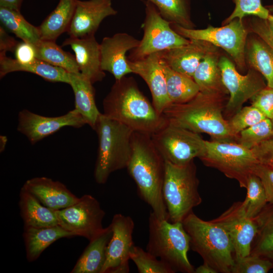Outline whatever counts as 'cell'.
Wrapping results in <instances>:
<instances>
[{
    "mask_svg": "<svg viewBox=\"0 0 273 273\" xmlns=\"http://www.w3.org/2000/svg\"><path fill=\"white\" fill-rule=\"evenodd\" d=\"M103 114L133 132L152 135L168 122L139 89L132 76L115 80L103 101Z\"/></svg>",
    "mask_w": 273,
    "mask_h": 273,
    "instance_id": "1",
    "label": "cell"
},
{
    "mask_svg": "<svg viewBox=\"0 0 273 273\" xmlns=\"http://www.w3.org/2000/svg\"><path fill=\"white\" fill-rule=\"evenodd\" d=\"M131 147V156L126 168L136 185L139 195L158 218L169 220L162 194L165 160L150 134L133 132Z\"/></svg>",
    "mask_w": 273,
    "mask_h": 273,
    "instance_id": "2",
    "label": "cell"
},
{
    "mask_svg": "<svg viewBox=\"0 0 273 273\" xmlns=\"http://www.w3.org/2000/svg\"><path fill=\"white\" fill-rule=\"evenodd\" d=\"M224 95L199 92L187 102L171 104L162 114L170 124L198 133H207L212 140L234 141L237 138L231 130L229 121L222 115Z\"/></svg>",
    "mask_w": 273,
    "mask_h": 273,
    "instance_id": "3",
    "label": "cell"
},
{
    "mask_svg": "<svg viewBox=\"0 0 273 273\" xmlns=\"http://www.w3.org/2000/svg\"><path fill=\"white\" fill-rule=\"evenodd\" d=\"M190 239V248L216 272L232 273L235 263L231 238L220 224L205 221L192 211L182 221Z\"/></svg>",
    "mask_w": 273,
    "mask_h": 273,
    "instance_id": "4",
    "label": "cell"
},
{
    "mask_svg": "<svg viewBox=\"0 0 273 273\" xmlns=\"http://www.w3.org/2000/svg\"><path fill=\"white\" fill-rule=\"evenodd\" d=\"M94 129L98 138L94 178L98 184H104L111 173L127 167L132 154L133 131L101 113Z\"/></svg>",
    "mask_w": 273,
    "mask_h": 273,
    "instance_id": "5",
    "label": "cell"
},
{
    "mask_svg": "<svg viewBox=\"0 0 273 273\" xmlns=\"http://www.w3.org/2000/svg\"><path fill=\"white\" fill-rule=\"evenodd\" d=\"M146 250L169 265L176 272L194 273L188 252L190 239L181 222L158 218L152 211L148 218Z\"/></svg>",
    "mask_w": 273,
    "mask_h": 273,
    "instance_id": "6",
    "label": "cell"
},
{
    "mask_svg": "<svg viewBox=\"0 0 273 273\" xmlns=\"http://www.w3.org/2000/svg\"><path fill=\"white\" fill-rule=\"evenodd\" d=\"M194 160L182 165L165 161L162 194L169 220L181 222L202 201Z\"/></svg>",
    "mask_w": 273,
    "mask_h": 273,
    "instance_id": "7",
    "label": "cell"
},
{
    "mask_svg": "<svg viewBox=\"0 0 273 273\" xmlns=\"http://www.w3.org/2000/svg\"><path fill=\"white\" fill-rule=\"evenodd\" d=\"M199 159L205 165L235 179L244 188L259 163L252 149L230 141H206L205 152Z\"/></svg>",
    "mask_w": 273,
    "mask_h": 273,
    "instance_id": "8",
    "label": "cell"
},
{
    "mask_svg": "<svg viewBox=\"0 0 273 273\" xmlns=\"http://www.w3.org/2000/svg\"><path fill=\"white\" fill-rule=\"evenodd\" d=\"M145 5V18L142 27L143 36L139 46L131 50L127 59L134 61L150 54L162 52L188 44L190 39L176 32L171 23L163 18L156 7L147 0Z\"/></svg>",
    "mask_w": 273,
    "mask_h": 273,
    "instance_id": "9",
    "label": "cell"
},
{
    "mask_svg": "<svg viewBox=\"0 0 273 273\" xmlns=\"http://www.w3.org/2000/svg\"><path fill=\"white\" fill-rule=\"evenodd\" d=\"M151 136L165 161L175 165L200 158L206 151V141L199 133L169 123Z\"/></svg>",
    "mask_w": 273,
    "mask_h": 273,
    "instance_id": "10",
    "label": "cell"
},
{
    "mask_svg": "<svg viewBox=\"0 0 273 273\" xmlns=\"http://www.w3.org/2000/svg\"><path fill=\"white\" fill-rule=\"evenodd\" d=\"M172 28L189 39L209 42L226 52L240 69L245 66V46L247 31L243 21L235 19L219 27L209 26L205 29H194L173 24Z\"/></svg>",
    "mask_w": 273,
    "mask_h": 273,
    "instance_id": "11",
    "label": "cell"
},
{
    "mask_svg": "<svg viewBox=\"0 0 273 273\" xmlns=\"http://www.w3.org/2000/svg\"><path fill=\"white\" fill-rule=\"evenodd\" d=\"M59 225L65 230L90 241L105 229L102 221L105 212L99 202L85 194L72 205L56 211Z\"/></svg>",
    "mask_w": 273,
    "mask_h": 273,
    "instance_id": "12",
    "label": "cell"
},
{
    "mask_svg": "<svg viewBox=\"0 0 273 273\" xmlns=\"http://www.w3.org/2000/svg\"><path fill=\"white\" fill-rule=\"evenodd\" d=\"M218 65L223 84L230 94L225 111L229 115H234L244 103L264 88L265 85L255 71L250 69L246 75H241L232 62L225 56L219 59Z\"/></svg>",
    "mask_w": 273,
    "mask_h": 273,
    "instance_id": "13",
    "label": "cell"
},
{
    "mask_svg": "<svg viewBox=\"0 0 273 273\" xmlns=\"http://www.w3.org/2000/svg\"><path fill=\"white\" fill-rule=\"evenodd\" d=\"M110 225L112 235L107 246L106 260L101 273H128L130 253L134 246L132 238L133 220L129 216L116 214Z\"/></svg>",
    "mask_w": 273,
    "mask_h": 273,
    "instance_id": "14",
    "label": "cell"
},
{
    "mask_svg": "<svg viewBox=\"0 0 273 273\" xmlns=\"http://www.w3.org/2000/svg\"><path fill=\"white\" fill-rule=\"evenodd\" d=\"M18 131L26 136L31 145L35 144L64 127L79 128L87 124L75 108L57 117L42 116L23 109L18 113Z\"/></svg>",
    "mask_w": 273,
    "mask_h": 273,
    "instance_id": "15",
    "label": "cell"
},
{
    "mask_svg": "<svg viewBox=\"0 0 273 273\" xmlns=\"http://www.w3.org/2000/svg\"><path fill=\"white\" fill-rule=\"evenodd\" d=\"M212 220L220 224L228 233L233 245L235 258L250 254L257 225L253 218L246 215L242 202L234 203L219 216Z\"/></svg>",
    "mask_w": 273,
    "mask_h": 273,
    "instance_id": "16",
    "label": "cell"
},
{
    "mask_svg": "<svg viewBox=\"0 0 273 273\" xmlns=\"http://www.w3.org/2000/svg\"><path fill=\"white\" fill-rule=\"evenodd\" d=\"M117 11L112 0H76L73 16L67 30L69 37L81 38L95 35L102 21Z\"/></svg>",
    "mask_w": 273,
    "mask_h": 273,
    "instance_id": "17",
    "label": "cell"
},
{
    "mask_svg": "<svg viewBox=\"0 0 273 273\" xmlns=\"http://www.w3.org/2000/svg\"><path fill=\"white\" fill-rule=\"evenodd\" d=\"M160 52L155 53L134 61L127 59V61L132 73L141 76L148 85L154 108L159 113L162 114L164 109L171 103L167 94Z\"/></svg>",
    "mask_w": 273,
    "mask_h": 273,
    "instance_id": "18",
    "label": "cell"
},
{
    "mask_svg": "<svg viewBox=\"0 0 273 273\" xmlns=\"http://www.w3.org/2000/svg\"><path fill=\"white\" fill-rule=\"evenodd\" d=\"M140 40L124 32L103 38L100 44L101 67L112 74L115 80L132 73L126 53L136 48Z\"/></svg>",
    "mask_w": 273,
    "mask_h": 273,
    "instance_id": "19",
    "label": "cell"
},
{
    "mask_svg": "<svg viewBox=\"0 0 273 273\" xmlns=\"http://www.w3.org/2000/svg\"><path fill=\"white\" fill-rule=\"evenodd\" d=\"M62 46H70L75 57L80 72L94 84L101 81L106 74L101 67L100 44L95 35L81 38L69 37Z\"/></svg>",
    "mask_w": 273,
    "mask_h": 273,
    "instance_id": "20",
    "label": "cell"
},
{
    "mask_svg": "<svg viewBox=\"0 0 273 273\" xmlns=\"http://www.w3.org/2000/svg\"><path fill=\"white\" fill-rule=\"evenodd\" d=\"M214 50L215 46L209 42L190 39L188 44L161 52L160 58L172 69L193 78L204 57Z\"/></svg>",
    "mask_w": 273,
    "mask_h": 273,
    "instance_id": "21",
    "label": "cell"
},
{
    "mask_svg": "<svg viewBox=\"0 0 273 273\" xmlns=\"http://www.w3.org/2000/svg\"><path fill=\"white\" fill-rule=\"evenodd\" d=\"M22 188L43 205L55 211L67 207L79 199L63 183L44 176L27 180Z\"/></svg>",
    "mask_w": 273,
    "mask_h": 273,
    "instance_id": "22",
    "label": "cell"
},
{
    "mask_svg": "<svg viewBox=\"0 0 273 273\" xmlns=\"http://www.w3.org/2000/svg\"><path fill=\"white\" fill-rule=\"evenodd\" d=\"M16 71L28 72L36 74L44 80L53 82H63L69 84L70 73L65 70L36 59L26 64L20 63L6 54L0 55V77Z\"/></svg>",
    "mask_w": 273,
    "mask_h": 273,
    "instance_id": "23",
    "label": "cell"
},
{
    "mask_svg": "<svg viewBox=\"0 0 273 273\" xmlns=\"http://www.w3.org/2000/svg\"><path fill=\"white\" fill-rule=\"evenodd\" d=\"M26 258L29 262L36 260L50 245L63 238L76 236L59 225L49 227H24L23 234Z\"/></svg>",
    "mask_w": 273,
    "mask_h": 273,
    "instance_id": "24",
    "label": "cell"
},
{
    "mask_svg": "<svg viewBox=\"0 0 273 273\" xmlns=\"http://www.w3.org/2000/svg\"><path fill=\"white\" fill-rule=\"evenodd\" d=\"M70 82L74 95L75 109L93 129L101 114L95 100L93 83L80 72L70 73Z\"/></svg>",
    "mask_w": 273,
    "mask_h": 273,
    "instance_id": "25",
    "label": "cell"
},
{
    "mask_svg": "<svg viewBox=\"0 0 273 273\" xmlns=\"http://www.w3.org/2000/svg\"><path fill=\"white\" fill-rule=\"evenodd\" d=\"M110 224L98 237L89 241L71 273H101L104 265L107 246L112 237Z\"/></svg>",
    "mask_w": 273,
    "mask_h": 273,
    "instance_id": "26",
    "label": "cell"
},
{
    "mask_svg": "<svg viewBox=\"0 0 273 273\" xmlns=\"http://www.w3.org/2000/svg\"><path fill=\"white\" fill-rule=\"evenodd\" d=\"M19 206L25 226L49 227L59 225L56 211L41 203L32 194L21 188Z\"/></svg>",
    "mask_w": 273,
    "mask_h": 273,
    "instance_id": "27",
    "label": "cell"
},
{
    "mask_svg": "<svg viewBox=\"0 0 273 273\" xmlns=\"http://www.w3.org/2000/svg\"><path fill=\"white\" fill-rule=\"evenodd\" d=\"M218 62L219 59L214 50L207 53L199 64L193 78L200 92L222 95L228 93L222 81Z\"/></svg>",
    "mask_w": 273,
    "mask_h": 273,
    "instance_id": "28",
    "label": "cell"
},
{
    "mask_svg": "<svg viewBox=\"0 0 273 273\" xmlns=\"http://www.w3.org/2000/svg\"><path fill=\"white\" fill-rule=\"evenodd\" d=\"M76 0H60L55 9L37 26L41 39L56 41L67 32L71 22Z\"/></svg>",
    "mask_w": 273,
    "mask_h": 273,
    "instance_id": "29",
    "label": "cell"
},
{
    "mask_svg": "<svg viewBox=\"0 0 273 273\" xmlns=\"http://www.w3.org/2000/svg\"><path fill=\"white\" fill-rule=\"evenodd\" d=\"M253 219L257 225V232L251 244L250 254L273 263V203H267Z\"/></svg>",
    "mask_w": 273,
    "mask_h": 273,
    "instance_id": "30",
    "label": "cell"
},
{
    "mask_svg": "<svg viewBox=\"0 0 273 273\" xmlns=\"http://www.w3.org/2000/svg\"><path fill=\"white\" fill-rule=\"evenodd\" d=\"M161 61L171 104L187 102L199 93V88L193 78L174 71Z\"/></svg>",
    "mask_w": 273,
    "mask_h": 273,
    "instance_id": "31",
    "label": "cell"
},
{
    "mask_svg": "<svg viewBox=\"0 0 273 273\" xmlns=\"http://www.w3.org/2000/svg\"><path fill=\"white\" fill-rule=\"evenodd\" d=\"M0 20L5 27L23 41L36 45L41 40L38 27L28 22L20 11L0 7Z\"/></svg>",
    "mask_w": 273,
    "mask_h": 273,
    "instance_id": "32",
    "label": "cell"
},
{
    "mask_svg": "<svg viewBox=\"0 0 273 273\" xmlns=\"http://www.w3.org/2000/svg\"><path fill=\"white\" fill-rule=\"evenodd\" d=\"M34 46L37 59L61 68L69 73L80 72L75 56L64 51L56 41L41 40Z\"/></svg>",
    "mask_w": 273,
    "mask_h": 273,
    "instance_id": "33",
    "label": "cell"
},
{
    "mask_svg": "<svg viewBox=\"0 0 273 273\" xmlns=\"http://www.w3.org/2000/svg\"><path fill=\"white\" fill-rule=\"evenodd\" d=\"M247 57L250 65L266 79L267 86L273 88V50L262 40L253 39Z\"/></svg>",
    "mask_w": 273,
    "mask_h": 273,
    "instance_id": "34",
    "label": "cell"
},
{
    "mask_svg": "<svg viewBox=\"0 0 273 273\" xmlns=\"http://www.w3.org/2000/svg\"><path fill=\"white\" fill-rule=\"evenodd\" d=\"M157 9L161 16L171 24L194 29L190 16V0H147Z\"/></svg>",
    "mask_w": 273,
    "mask_h": 273,
    "instance_id": "35",
    "label": "cell"
},
{
    "mask_svg": "<svg viewBox=\"0 0 273 273\" xmlns=\"http://www.w3.org/2000/svg\"><path fill=\"white\" fill-rule=\"evenodd\" d=\"M247 195L242 204L246 215L253 218L267 204L265 191L263 184L255 174H251L248 179Z\"/></svg>",
    "mask_w": 273,
    "mask_h": 273,
    "instance_id": "36",
    "label": "cell"
},
{
    "mask_svg": "<svg viewBox=\"0 0 273 273\" xmlns=\"http://www.w3.org/2000/svg\"><path fill=\"white\" fill-rule=\"evenodd\" d=\"M130 259L135 264L140 273L175 272L167 263L139 246H133L130 253Z\"/></svg>",
    "mask_w": 273,
    "mask_h": 273,
    "instance_id": "37",
    "label": "cell"
},
{
    "mask_svg": "<svg viewBox=\"0 0 273 273\" xmlns=\"http://www.w3.org/2000/svg\"><path fill=\"white\" fill-rule=\"evenodd\" d=\"M272 134L271 121L265 118L259 122L241 131L237 138V142L245 147L252 149L260 143L271 137Z\"/></svg>",
    "mask_w": 273,
    "mask_h": 273,
    "instance_id": "38",
    "label": "cell"
},
{
    "mask_svg": "<svg viewBox=\"0 0 273 273\" xmlns=\"http://www.w3.org/2000/svg\"><path fill=\"white\" fill-rule=\"evenodd\" d=\"M265 118L267 117L261 111L251 105L242 108L228 121L231 130L237 139L241 131Z\"/></svg>",
    "mask_w": 273,
    "mask_h": 273,
    "instance_id": "39",
    "label": "cell"
},
{
    "mask_svg": "<svg viewBox=\"0 0 273 273\" xmlns=\"http://www.w3.org/2000/svg\"><path fill=\"white\" fill-rule=\"evenodd\" d=\"M234 2L235 8L224 24L235 19L242 20L245 16L251 15L266 20L269 15V11L262 5L260 0H234Z\"/></svg>",
    "mask_w": 273,
    "mask_h": 273,
    "instance_id": "40",
    "label": "cell"
},
{
    "mask_svg": "<svg viewBox=\"0 0 273 273\" xmlns=\"http://www.w3.org/2000/svg\"><path fill=\"white\" fill-rule=\"evenodd\" d=\"M273 268V263L261 256L251 254L235 258L232 273H267Z\"/></svg>",
    "mask_w": 273,
    "mask_h": 273,
    "instance_id": "41",
    "label": "cell"
},
{
    "mask_svg": "<svg viewBox=\"0 0 273 273\" xmlns=\"http://www.w3.org/2000/svg\"><path fill=\"white\" fill-rule=\"evenodd\" d=\"M251 99L252 105L261 111L266 117L271 119L273 116V88L265 87Z\"/></svg>",
    "mask_w": 273,
    "mask_h": 273,
    "instance_id": "42",
    "label": "cell"
},
{
    "mask_svg": "<svg viewBox=\"0 0 273 273\" xmlns=\"http://www.w3.org/2000/svg\"><path fill=\"white\" fill-rule=\"evenodd\" d=\"M254 174L260 179L264 187L268 203H273V167L259 163Z\"/></svg>",
    "mask_w": 273,
    "mask_h": 273,
    "instance_id": "43",
    "label": "cell"
},
{
    "mask_svg": "<svg viewBox=\"0 0 273 273\" xmlns=\"http://www.w3.org/2000/svg\"><path fill=\"white\" fill-rule=\"evenodd\" d=\"M259 163L273 167V136L252 149Z\"/></svg>",
    "mask_w": 273,
    "mask_h": 273,
    "instance_id": "44",
    "label": "cell"
},
{
    "mask_svg": "<svg viewBox=\"0 0 273 273\" xmlns=\"http://www.w3.org/2000/svg\"><path fill=\"white\" fill-rule=\"evenodd\" d=\"M14 52L15 59L20 63H29L37 59L34 46L23 41L18 42Z\"/></svg>",
    "mask_w": 273,
    "mask_h": 273,
    "instance_id": "45",
    "label": "cell"
},
{
    "mask_svg": "<svg viewBox=\"0 0 273 273\" xmlns=\"http://www.w3.org/2000/svg\"><path fill=\"white\" fill-rule=\"evenodd\" d=\"M18 42L9 35L2 26L0 27V55H5L9 51H14Z\"/></svg>",
    "mask_w": 273,
    "mask_h": 273,
    "instance_id": "46",
    "label": "cell"
},
{
    "mask_svg": "<svg viewBox=\"0 0 273 273\" xmlns=\"http://www.w3.org/2000/svg\"><path fill=\"white\" fill-rule=\"evenodd\" d=\"M252 30L273 50V38L269 32L265 20L263 22L255 23L252 26Z\"/></svg>",
    "mask_w": 273,
    "mask_h": 273,
    "instance_id": "47",
    "label": "cell"
},
{
    "mask_svg": "<svg viewBox=\"0 0 273 273\" xmlns=\"http://www.w3.org/2000/svg\"><path fill=\"white\" fill-rule=\"evenodd\" d=\"M23 0H0V7L20 11Z\"/></svg>",
    "mask_w": 273,
    "mask_h": 273,
    "instance_id": "48",
    "label": "cell"
},
{
    "mask_svg": "<svg viewBox=\"0 0 273 273\" xmlns=\"http://www.w3.org/2000/svg\"><path fill=\"white\" fill-rule=\"evenodd\" d=\"M194 273H217L216 271L209 264L203 263L195 269Z\"/></svg>",
    "mask_w": 273,
    "mask_h": 273,
    "instance_id": "49",
    "label": "cell"
},
{
    "mask_svg": "<svg viewBox=\"0 0 273 273\" xmlns=\"http://www.w3.org/2000/svg\"><path fill=\"white\" fill-rule=\"evenodd\" d=\"M265 21L269 32L273 38V15L269 14L267 19Z\"/></svg>",
    "mask_w": 273,
    "mask_h": 273,
    "instance_id": "50",
    "label": "cell"
},
{
    "mask_svg": "<svg viewBox=\"0 0 273 273\" xmlns=\"http://www.w3.org/2000/svg\"><path fill=\"white\" fill-rule=\"evenodd\" d=\"M8 141L7 137L5 135L0 136V152H3L5 149Z\"/></svg>",
    "mask_w": 273,
    "mask_h": 273,
    "instance_id": "51",
    "label": "cell"
},
{
    "mask_svg": "<svg viewBox=\"0 0 273 273\" xmlns=\"http://www.w3.org/2000/svg\"><path fill=\"white\" fill-rule=\"evenodd\" d=\"M267 9L269 11L273 12V5L268 6Z\"/></svg>",
    "mask_w": 273,
    "mask_h": 273,
    "instance_id": "52",
    "label": "cell"
},
{
    "mask_svg": "<svg viewBox=\"0 0 273 273\" xmlns=\"http://www.w3.org/2000/svg\"><path fill=\"white\" fill-rule=\"evenodd\" d=\"M270 120L271 121V123H272V134H273V116H272V117L271 118V119Z\"/></svg>",
    "mask_w": 273,
    "mask_h": 273,
    "instance_id": "53",
    "label": "cell"
},
{
    "mask_svg": "<svg viewBox=\"0 0 273 273\" xmlns=\"http://www.w3.org/2000/svg\"><path fill=\"white\" fill-rule=\"evenodd\" d=\"M143 1H144V0H142Z\"/></svg>",
    "mask_w": 273,
    "mask_h": 273,
    "instance_id": "54",
    "label": "cell"
}]
</instances>
